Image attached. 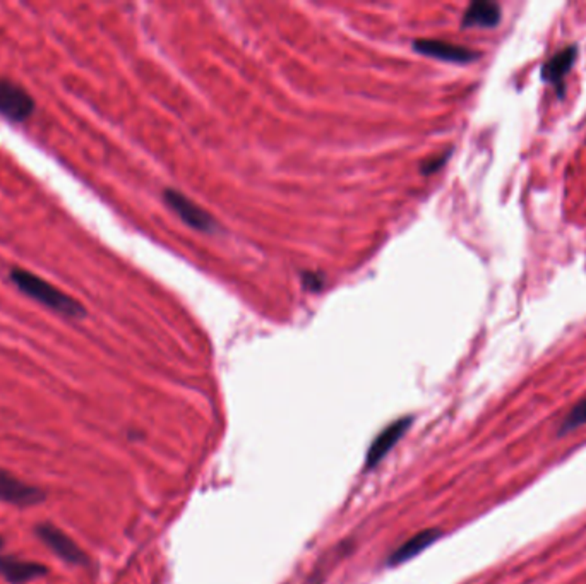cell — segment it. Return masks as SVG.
Masks as SVG:
<instances>
[{"label":"cell","instance_id":"2","mask_svg":"<svg viewBox=\"0 0 586 584\" xmlns=\"http://www.w3.org/2000/svg\"><path fill=\"white\" fill-rule=\"evenodd\" d=\"M34 99L17 82L0 78V115L11 122H24L34 112Z\"/></svg>","mask_w":586,"mask_h":584},{"label":"cell","instance_id":"14","mask_svg":"<svg viewBox=\"0 0 586 584\" xmlns=\"http://www.w3.org/2000/svg\"><path fill=\"white\" fill-rule=\"evenodd\" d=\"M304 279H306V287L309 290H323V281H321V277H316L312 273H306L304 275Z\"/></svg>","mask_w":586,"mask_h":584},{"label":"cell","instance_id":"9","mask_svg":"<svg viewBox=\"0 0 586 584\" xmlns=\"http://www.w3.org/2000/svg\"><path fill=\"white\" fill-rule=\"evenodd\" d=\"M440 536H442L440 530H434V528L423 530L421 533L411 536L403 545H400L394 552L391 553L388 564H390L391 568L405 564L408 560H411L413 557H417L419 553L427 551L430 545H434Z\"/></svg>","mask_w":586,"mask_h":584},{"label":"cell","instance_id":"4","mask_svg":"<svg viewBox=\"0 0 586 584\" xmlns=\"http://www.w3.org/2000/svg\"><path fill=\"white\" fill-rule=\"evenodd\" d=\"M0 501L16 507H32L45 501V492L24 484L16 475L0 468Z\"/></svg>","mask_w":586,"mask_h":584},{"label":"cell","instance_id":"7","mask_svg":"<svg viewBox=\"0 0 586 584\" xmlns=\"http://www.w3.org/2000/svg\"><path fill=\"white\" fill-rule=\"evenodd\" d=\"M413 49L427 57H434V59L446 61V62H456V64H468L480 57V53H477L473 50L453 45L448 42H440V40H415Z\"/></svg>","mask_w":586,"mask_h":584},{"label":"cell","instance_id":"8","mask_svg":"<svg viewBox=\"0 0 586 584\" xmlns=\"http://www.w3.org/2000/svg\"><path fill=\"white\" fill-rule=\"evenodd\" d=\"M49 574V568L33 560L0 555V576L11 584H26Z\"/></svg>","mask_w":586,"mask_h":584},{"label":"cell","instance_id":"10","mask_svg":"<svg viewBox=\"0 0 586 584\" xmlns=\"http://www.w3.org/2000/svg\"><path fill=\"white\" fill-rule=\"evenodd\" d=\"M503 19L499 4L490 0H477L468 5L461 21L463 28H496Z\"/></svg>","mask_w":586,"mask_h":584},{"label":"cell","instance_id":"3","mask_svg":"<svg viewBox=\"0 0 586 584\" xmlns=\"http://www.w3.org/2000/svg\"><path fill=\"white\" fill-rule=\"evenodd\" d=\"M34 533L49 547L52 552L67 564L82 566L88 562V557H86V553L82 552L81 547H78V543L67 533H64L61 528H57L55 524L42 523L34 528Z\"/></svg>","mask_w":586,"mask_h":584},{"label":"cell","instance_id":"11","mask_svg":"<svg viewBox=\"0 0 586 584\" xmlns=\"http://www.w3.org/2000/svg\"><path fill=\"white\" fill-rule=\"evenodd\" d=\"M576 47H566L561 50L559 53H555L551 61H547L543 67H542V81L549 82L559 88L561 93V86L564 84V78L570 74L571 67L576 61Z\"/></svg>","mask_w":586,"mask_h":584},{"label":"cell","instance_id":"12","mask_svg":"<svg viewBox=\"0 0 586 584\" xmlns=\"http://www.w3.org/2000/svg\"><path fill=\"white\" fill-rule=\"evenodd\" d=\"M586 423V396L583 400H580L576 405L572 406L570 413L564 417V420L559 427V436H566L570 432H574L576 429H580L581 425Z\"/></svg>","mask_w":586,"mask_h":584},{"label":"cell","instance_id":"1","mask_svg":"<svg viewBox=\"0 0 586 584\" xmlns=\"http://www.w3.org/2000/svg\"><path fill=\"white\" fill-rule=\"evenodd\" d=\"M9 279L16 285L19 292L24 293L26 297L36 300L38 304L45 306L50 310L59 312L64 317L82 319L86 316V308L80 300H76L69 293L59 290L43 278L36 277L34 273L24 268H13L9 271Z\"/></svg>","mask_w":586,"mask_h":584},{"label":"cell","instance_id":"15","mask_svg":"<svg viewBox=\"0 0 586 584\" xmlns=\"http://www.w3.org/2000/svg\"><path fill=\"white\" fill-rule=\"evenodd\" d=\"M2 547H4V538L0 536V549H2Z\"/></svg>","mask_w":586,"mask_h":584},{"label":"cell","instance_id":"13","mask_svg":"<svg viewBox=\"0 0 586 584\" xmlns=\"http://www.w3.org/2000/svg\"><path fill=\"white\" fill-rule=\"evenodd\" d=\"M446 158H448V155H440V156H432V158H429L427 162L423 163V174L427 175V174H434L436 170H440V166L446 163Z\"/></svg>","mask_w":586,"mask_h":584},{"label":"cell","instance_id":"5","mask_svg":"<svg viewBox=\"0 0 586 584\" xmlns=\"http://www.w3.org/2000/svg\"><path fill=\"white\" fill-rule=\"evenodd\" d=\"M163 199L168 204V208H172L175 214H179L180 220L184 223H187L189 227L201 230V231H212V216L204 210H201L189 197L180 194L174 189H165Z\"/></svg>","mask_w":586,"mask_h":584},{"label":"cell","instance_id":"6","mask_svg":"<svg viewBox=\"0 0 586 584\" xmlns=\"http://www.w3.org/2000/svg\"><path fill=\"white\" fill-rule=\"evenodd\" d=\"M411 417H405V419H400L396 422L391 423L388 425L377 438L373 440L371 447H369V453H367V461H365V468L371 470L377 466L384 456L390 453L391 449L398 444V440L405 436L408 429L411 427Z\"/></svg>","mask_w":586,"mask_h":584}]
</instances>
